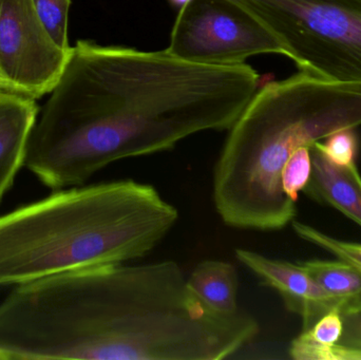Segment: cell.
Listing matches in <instances>:
<instances>
[{
    "mask_svg": "<svg viewBox=\"0 0 361 360\" xmlns=\"http://www.w3.org/2000/svg\"><path fill=\"white\" fill-rule=\"evenodd\" d=\"M259 80L245 63L202 65L80 40L34 123L25 166L53 192L84 185L112 163L228 130Z\"/></svg>",
    "mask_w": 361,
    "mask_h": 360,
    "instance_id": "6da1fadb",
    "label": "cell"
},
{
    "mask_svg": "<svg viewBox=\"0 0 361 360\" xmlns=\"http://www.w3.org/2000/svg\"><path fill=\"white\" fill-rule=\"evenodd\" d=\"M259 331L246 311L208 308L173 260L76 268L15 285L0 302L4 360H221Z\"/></svg>",
    "mask_w": 361,
    "mask_h": 360,
    "instance_id": "7a4b0ae2",
    "label": "cell"
},
{
    "mask_svg": "<svg viewBox=\"0 0 361 360\" xmlns=\"http://www.w3.org/2000/svg\"><path fill=\"white\" fill-rule=\"evenodd\" d=\"M361 126V86L300 71L259 87L228 129L214 164L212 200L222 221L241 230H278L294 221L281 173L299 148Z\"/></svg>",
    "mask_w": 361,
    "mask_h": 360,
    "instance_id": "3957f363",
    "label": "cell"
},
{
    "mask_svg": "<svg viewBox=\"0 0 361 360\" xmlns=\"http://www.w3.org/2000/svg\"><path fill=\"white\" fill-rule=\"evenodd\" d=\"M179 218L156 187L133 179L55 190L0 216V287L141 259Z\"/></svg>",
    "mask_w": 361,
    "mask_h": 360,
    "instance_id": "277c9868",
    "label": "cell"
},
{
    "mask_svg": "<svg viewBox=\"0 0 361 360\" xmlns=\"http://www.w3.org/2000/svg\"><path fill=\"white\" fill-rule=\"evenodd\" d=\"M283 44L300 71L361 86V0H231Z\"/></svg>",
    "mask_w": 361,
    "mask_h": 360,
    "instance_id": "5b68a950",
    "label": "cell"
},
{
    "mask_svg": "<svg viewBox=\"0 0 361 360\" xmlns=\"http://www.w3.org/2000/svg\"><path fill=\"white\" fill-rule=\"evenodd\" d=\"M191 63L233 66L259 54L288 56L283 44L231 0H191L180 8L166 49Z\"/></svg>",
    "mask_w": 361,
    "mask_h": 360,
    "instance_id": "8992f818",
    "label": "cell"
},
{
    "mask_svg": "<svg viewBox=\"0 0 361 360\" xmlns=\"http://www.w3.org/2000/svg\"><path fill=\"white\" fill-rule=\"evenodd\" d=\"M71 50L55 44L32 0H0V78L8 92L33 99L50 93Z\"/></svg>",
    "mask_w": 361,
    "mask_h": 360,
    "instance_id": "52a82bcc",
    "label": "cell"
},
{
    "mask_svg": "<svg viewBox=\"0 0 361 360\" xmlns=\"http://www.w3.org/2000/svg\"><path fill=\"white\" fill-rule=\"evenodd\" d=\"M235 256L263 285L281 296L288 311L301 317L302 330L311 327L329 311L337 310L334 300L299 262L273 259L247 249H235Z\"/></svg>",
    "mask_w": 361,
    "mask_h": 360,
    "instance_id": "ba28073f",
    "label": "cell"
},
{
    "mask_svg": "<svg viewBox=\"0 0 361 360\" xmlns=\"http://www.w3.org/2000/svg\"><path fill=\"white\" fill-rule=\"evenodd\" d=\"M37 116L35 99L0 94V202L25 166L27 139Z\"/></svg>",
    "mask_w": 361,
    "mask_h": 360,
    "instance_id": "9c48e42d",
    "label": "cell"
},
{
    "mask_svg": "<svg viewBox=\"0 0 361 360\" xmlns=\"http://www.w3.org/2000/svg\"><path fill=\"white\" fill-rule=\"evenodd\" d=\"M312 173L305 192L330 204L361 228V177L355 163L338 165L311 147Z\"/></svg>",
    "mask_w": 361,
    "mask_h": 360,
    "instance_id": "30bf717a",
    "label": "cell"
},
{
    "mask_svg": "<svg viewBox=\"0 0 361 360\" xmlns=\"http://www.w3.org/2000/svg\"><path fill=\"white\" fill-rule=\"evenodd\" d=\"M193 295L220 314H233L241 310L238 304L239 274L235 266L223 260H204L187 277Z\"/></svg>",
    "mask_w": 361,
    "mask_h": 360,
    "instance_id": "8fae6325",
    "label": "cell"
},
{
    "mask_svg": "<svg viewBox=\"0 0 361 360\" xmlns=\"http://www.w3.org/2000/svg\"><path fill=\"white\" fill-rule=\"evenodd\" d=\"M343 313L361 306V271L349 262L337 260L299 261Z\"/></svg>",
    "mask_w": 361,
    "mask_h": 360,
    "instance_id": "7c38bea8",
    "label": "cell"
},
{
    "mask_svg": "<svg viewBox=\"0 0 361 360\" xmlns=\"http://www.w3.org/2000/svg\"><path fill=\"white\" fill-rule=\"evenodd\" d=\"M341 333V313L338 310L329 311L293 340L288 351L290 356L296 360H329Z\"/></svg>",
    "mask_w": 361,
    "mask_h": 360,
    "instance_id": "4fadbf2b",
    "label": "cell"
},
{
    "mask_svg": "<svg viewBox=\"0 0 361 360\" xmlns=\"http://www.w3.org/2000/svg\"><path fill=\"white\" fill-rule=\"evenodd\" d=\"M295 232L307 242L312 243L328 253L332 254L337 259L349 262L361 271V244L360 243L348 242L339 240L320 232L317 228H312L307 224L293 221Z\"/></svg>",
    "mask_w": 361,
    "mask_h": 360,
    "instance_id": "5bb4252c",
    "label": "cell"
},
{
    "mask_svg": "<svg viewBox=\"0 0 361 360\" xmlns=\"http://www.w3.org/2000/svg\"><path fill=\"white\" fill-rule=\"evenodd\" d=\"M37 16L55 44L71 50L68 38V23L71 0H32Z\"/></svg>",
    "mask_w": 361,
    "mask_h": 360,
    "instance_id": "9a60e30c",
    "label": "cell"
},
{
    "mask_svg": "<svg viewBox=\"0 0 361 360\" xmlns=\"http://www.w3.org/2000/svg\"><path fill=\"white\" fill-rule=\"evenodd\" d=\"M311 147L305 146L292 154L282 169V190L293 202H297L299 192L307 187L311 179Z\"/></svg>",
    "mask_w": 361,
    "mask_h": 360,
    "instance_id": "2e32d148",
    "label": "cell"
},
{
    "mask_svg": "<svg viewBox=\"0 0 361 360\" xmlns=\"http://www.w3.org/2000/svg\"><path fill=\"white\" fill-rule=\"evenodd\" d=\"M343 333L329 360H361V306L341 313Z\"/></svg>",
    "mask_w": 361,
    "mask_h": 360,
    "instance_id": "e0dca14e",
    "label": "cell"
},
{
    "mask_svg": "<svg viewBox=\"0 0 361 360\" xmlns=\"http://www.w3.org/2000/svg\"><path fill=\"white\" fill-rule=\"evenodd\" d=\"M312 147L319 150L329 160L338 165L355 163L358 150V137L355 129H341L324 139V143L316 142Z\"/></svg>",
    "mask_w": 361,
    "mask_h": 360,
    "instance_id": "ac0fdd59",
    "label": "cell"
},
{
    "mask_svg": "<svg viewBox=\"0 0 361 360\" xmlns=\"http://www.w3.org/2000/svg\"><path fill=\"white\" fill-rule=\"evenodd\" d=\"M169 2H171V4H173V6H176V8H183V6H185V4H188V2H190L191 0H169Z\"/></svg>",
    "mask_w": 361,
    "mask_h": 360,
    "instance_id": "d6986e66",
    "label": "cell"
},
{
    "mask_svg": "<svg viewBox=\"0 0 361 360\" xmlns=\"http://www.w3.org/2000/svg\"><path fill=\"white\" fill-rule=\"evenodd\" d=\"M1 93H10L8 91V89L6 88V86H4V82H2L1 78H0V94Z\"/></svg>",
    "mask_w": 361,
    "mask_h": 360,
    "instance_id": "ffe728a7",
    "label": "cell"
}]
</instances>
